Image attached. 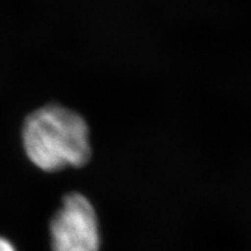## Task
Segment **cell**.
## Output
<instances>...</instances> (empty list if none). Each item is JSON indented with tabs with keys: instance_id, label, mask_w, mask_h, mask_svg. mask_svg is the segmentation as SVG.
Instances as JSON below:
<instances>
[{
	"instance_id": "obj_1",
	"label": "cell",
	"mask_w": 251,
	"mask_h": 251,
	"mask_svg": "<svg viewBox=\"0 0 251 251\" xmlns=\"http://www.w3.org/2000/svg\"><path fill=\"white\" fill-rule=\"evenodd\" d=\"M23 140L28 158L45 171L79 168L91 157L85 120L63 106L48 105L31 113L25 121Z\"/></svg>"
},
{
	"instance_id": "obj_2",
	"label": "cell",
	"mask_w": 251,
	"mask_h": 251,
	"mask_svg": "<svg viewBox=\"0 0 251 251\" xmlns=\"http://www.w3.org/2000/svg\"><path fill=\"white\" fill-rule=\"evenodd\" d=\"M52 251H98V220L92 205L81 194L72 193L50 225Z\"/></svg>"
},
{
	"instance_id": "obj_3",
	"label": "cell",
	"mask_w": 251,
	"mask_h": 251,
	"mask_svg": "<svg viewBox=\"0 0 251 251\" xmlns=\"http://www.w3.org/2000/svg\"><path fill=\"white\" fill-rule=\"evenodd\" d=\"M0 251H17L13 244L4 237H0Z\"/></svg>"
}]
</instances>
